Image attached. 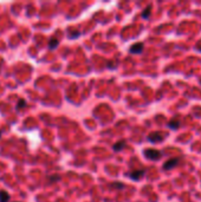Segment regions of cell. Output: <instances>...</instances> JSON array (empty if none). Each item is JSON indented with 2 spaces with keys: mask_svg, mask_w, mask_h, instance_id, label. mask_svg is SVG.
Returning <instances> with one entry per match:
<instances>
[{
  "mask_svg": "<svg viewBox=\"0 0 201 202\" xmlns=\"http://www.w3.org/2000/svg\"><path fill=\"white\" fill-rule=\"evenodd\" d=\"M143 155L146 158L150 160V161H157L162 157V152L156 149H146L143 151Z\"/></svg>",
  "mask_w": 201,
  "mask_h": 202,
  "instance_id": "1",
  "label": "cell"
},
{
  "mask_svg": "<svg viewBox=\"0 0 201 202\" xmlns=\"http://www.w3.org/2000/svg\"><path fill=\"white\" fill-rule=\"evenodd\" d=\"M166 134H161V133H152L147 136V140L150 143H157V142H162L163 140L166 138Z\"/></svg>",
  "mask_w": 201,
  "mask_h": 202,
  "instance_id": "2",
  "label": "cell"
},
{
  "mask_svg": "<svg viewBox=\"0 0 201 202\" xmlns=\"http://www.w3.org/2000/svg\"><path fill=\"white\" fill-rule=\"evenodd\" d=\"M179 161H180V160L176 158V157L168 160L167 162H164V163H163V170H170V169H173L174 167H176V165H178Z\"/></svg>",
  "mask_w": 201,
  "mask_h": 202,
  "instance_id": "3",
  "label": "cell"
},
{
  "mask_svg": "<svg viewBox=\"0 0 201 202\" xmlns=\"http://www.w3.org/2000/svg\"><path fill=\"white\" fill-rule=\"evenodd\" d=\"M143 49H144L143 43H136V44H134L130 46L129 52L132 53V54H140V53L143 52Z\"/></svg>",
  "mask_w": 201,
  "mask_h": 202,
  "instance_id": "4",
  "label": "cell"
},
{
  "mask_svg": "<svg viewBox=\"0 0 201 202\" xmlns=\"http://www.w3.org/2000/svg\"><path fill=\"white\" fill-rule=\"evenodd\" d=\"M144 175H146V170H144V169L134 170V172H129V174H128V176H129L132 180H134V181H137V180H140L141 177H143Z\"/></svg>",
  "mask_w": 201,
  "mask_h": 202,
  "instance_id": "5",
  "label": "cell"
},
{
  "mask_svg": "<svg viewBox=\"0 0 201 202\" xmlns=\"http://www.w3.org/2000/svg\"><path fill=\"white\" fill-rule=\"evenodd\" d=\"M167 125H168V128L171 129V130H176V129L180 128V121L179 120H170Z\"/></svg>",
  "mask_w": 201,
  "mask_h": 202,
  "instance_id": "6",
  "label": "cell"
},
{
  "mask_svg": "<svg viewBox=\"0 0 201 202\" xmlns=\"http://www.w3.org/2000/svg\"><path fill=\"white\" fill-rule=\"evenodd\" d=\"M124 147H125V141H120V142H117L116 144L112 145V150L115 152H118V151H121V150L123 149Z\"/></svg>",
  "mask_w": 201,
  "mask_h": 202,
  "instance_id": "7",
  "label": "cell"
},
{
  "mask_svg": "<svg viewBox=\"0 0 201 202\" xmlns=\"http://www.w3.org/2000/svg\"><path fill=\"white\" fill-rule=\"evenodd\" d=\"M10 201V194L5 190H0V202H8Z\"/></svg>",
  "mask_w": 201,
  "mask_h": 202,
  "instance_id": "8",
  "label": "cell"
},
{
  "mask_svg": "<svg viewBox=\"0 0 201 202\" xmlns=\"http://www.w3.org/2000/svg\"><path fill=\"white\" fill-rule=\"evenodd\" d=\"M150 13H152V6L149 5L147 7L144 8V11H143V13H142V18L143 19H148L149 17H150Z\"/></svg>",
  "mask_w": 201,
  "mask_h": 202,
  "instance_id": "9",
  "label": "cell"
},
{
  "mask_svg": "<svg viewBox=\"0 0 201 202\" xmlns=\"http://www.w3.org/2000/svg\"><path fill=\"white\" fill-rule=\"evenodd\" d=\"M25 106H26V101H25V99H23V98H20V99L18 101V103H17L16 109H17V110H20V109H24Z\"/></svg>",
  "mask_w": 201,
  "mask_h": 202,
  "instance_id": "10",
  "label": "cell"
},
{
  "mask_svg": "<svg viewBox=\"0 0 201 202\" xmlns=\"http://www.w3.org/2000/svg\"><path fill=\"white\" fill-rule=\"evenodd\" d=\"M58 44H59V42H58L57 39H51V40L49 42V49H50V50H54V49L58 46Z\"/></svg>",
  "mask_w": 201,
  "mask_h": 202,
  "instance_id": "11",
  "label": "cell"
},
{
  "mask_svg": "<svg viewBox=\"0 0 201 202\" xmlns=\"http://www.w3.org/2000/svg\"><path fill=\"white\" fill-rule=\"evenodd\" d=\"M59 179H61L59 175H51V176H49V180H50L49 182H50V183H54V182H57Z\"/></svg>",
  "mask_w": 201,
  "mask_h": 202,
  "instance_id": "12",
  "label": "cell"
},
{
  "mask_svg": "<svg viewBox=\"0 0 201 202\" xmlns=\"http://www.w3.org/2000/svg\"><path fill=\"white\" fill-rule=\"evenodd\" d=\"M78 36H81V32L78 31H69V37L70 38H77Z\"/></svg>",
  "mask_w": 201,
  "mask_h": 202,
  "instance_id": "13",
  "label": "cell"
},
{
  "mask_svg": "<svg viewBox=\"0 0 201 202\" xmlns=\"http://www.w3.org/2000/svg\"><path fill=\"white\" fill-rule=\"evenodd\" d=\"M110 188H118V189H123L124 184H123V183H118V182H115V183H111V184H110Z\"/></svg>",
  "mask_w": 201,
  "mask_h": 202,
  "instance_id": "14",
  "label": "cell"
},
{
  "mask_svg": "<svg viewBox=\"0 0 201 202\" xmlns=\"http://www.w3.org/2000/svg\"><path fill=\"white\" fill-rule=\"evenodd\" d=\"M0 137H1V130H0Z\"/></svg>",
  "mask_w": 201,
  "mask_h": 202,
  "instance_id": "15",
  "label": "cell"
}]
</instances>
